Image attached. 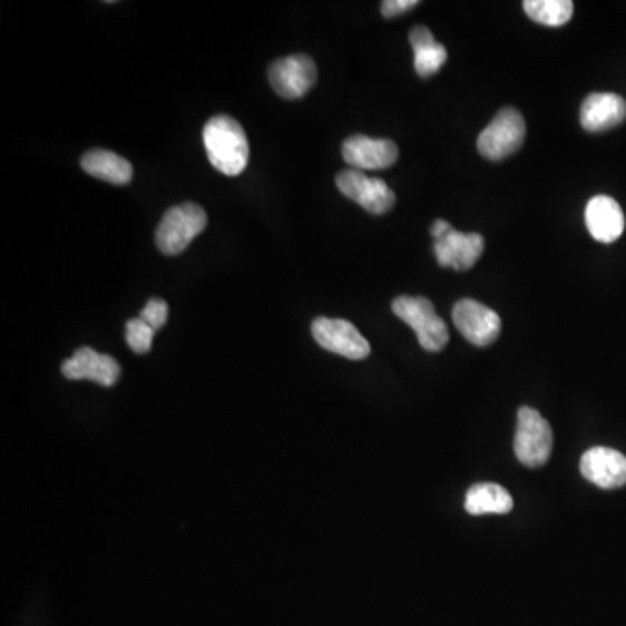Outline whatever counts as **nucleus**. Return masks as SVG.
<instances>
[{
	"instance_id": "15",
	"label": "nucleus",
	"mask_w": 626,
	"mask_h": 626,
	"mask_svg": "<svg viewBox=\"0 0 626 626\" xmlns=\"http://www.w3.org/2000/svg\"><path fill=\"white\" fill-rule=\"evenodd\" d=\"M585 223L595 241L613 244L625 232V215L615 198L597 195L585 209Z\"/></svg>"
},
{
	"instance_id": "2",
	"label": "nucleus",
	"mask_w": 626,
	"mask_h": 626,
	"mask_svg": "<svg viewBox=\"0 0 626 626\" xmlns=\"http://www.w3.org/2000/svg\"><path fill=\"white\" fill-rule=\"evenodd\" d=\"M393 313L397 317L417 333L420 345L427 352H440L444 350L449 341L448 325L436 306L427 297L399 296L392 303Z\"/></svg>"
},
{
	"instance_id": "18",
	"label": "nucleus",
	"mask_w": 626,
	"mask_h": 626,
	"mask_svg": "<svg viewBox=\"0 0 626 626\" xmlns=\"http://www.w3.org/2000/svg\"><path fill=\"white\" fill-rule=\"evenodd\" d=\"M522 6L532 21L547 27H564L575 12L571 0H526Z\"/></svg>"
},
{
	"instance_id": "20",
	"label": "nucleus",
	"mask_w": 626,
	"mask_h": 626,
	"mask_svg": "<svg viewBox=\"0 0 626 626\" xmlns=\"http://www.w3.org/2000/svg\"><path fill=\"white\" fill-rule=\"evenodd\" d=\"M157 331L151 330L147 322L141 321V319H131L127 321L126 324V340L127 345L133 352L138 353V355H144V353L150 352L151 341H154V334Z\"/></svg>"
},
{
	"instance_id": "16",
	"label": "nucleus",
	"mask_w": 626,
	"mask_h": 626,
	"mask_svg": "<svg viewBox=\"0 0 626 626\" xmlns=\"http://www.w3.org/2000/svg\"><path fill=\"white\" fill-rule=\"evenodd\" d=\"M80 166L92 178L104 179L111 185H127L133 179L129 160L110 150H89L80 160Z\"/></svg>"
},
{
	"instance_id": "10",
	"label": "nucleus",
	"mask_w": 626,
	"mask_h": 626,
	"mask_svg": "<svg viewBox=\"0 0 626 626\" xmlns=\"http://www.w3.org/2000/svg\"><path fill=\"white\" fill-rule=\"evenodd\" d=\"M61 373L68 380H91L98 385L111 387L119 380L120 365L107 353L82 346L74 353L72 359L63 362Z\"/></svg>"
},
{
	"instance_id": "19",
	"label": "nucleus",
	"mask_w": 626,
	"mask_h": 626,
	"mask_svg": "<svg viewBox=\"0 0 626 626\" xmlns=\"http://www.w3.org/2000/svg\"><path fill=\"white\" fill-rule=\"evenodd\" d=\"M446 61H448V51L439 42L429 46V48L420 49V51H414V70L423 79L440 72V68L444 67Z\"/></svg>"
},
{
	"instance_id": "7",
	"label": "nucleus",
	"mask_w": 626,
	"mask_h": 626,
	"mask_svg": "<svg viewBox=\"0 0 626 626\" xmlns=\"http://www.w3.org/2000/svg\"><path fill=\"white\" fill-rule=\"evenodd\" d=\"M336 185L341 194L352 198L371 215H385L395 206V194L389 185L383 179L364 175L362 170H343L338 175Z\"/></svg>"
},
{
	"instance_id": "12",
	"label": "nucleus",
	"mask_w": 626,
	"mask_h": 626,
	"mask_svg": "<svg viewBox=\"0 0 626 626\" xmlns=\"http://www.w3.org/2000/svg\"><path fill=\"white\" fill-rule=\"evenodd\" d=\"M433 253L440 266L464 272L472 268L482 256L483 237L480 234H463L451 228L444 237L433 242Z\"/></svg>"
},
{
	"instance_id": "4",
	"label": "nucleus",
	"mask_w": 626,
	"mask_h": 626,
	"mask_svg": "<svg viewBox=\"0 0 626 626\" xmlns=\"http://www.w3.org/2000/svg\"><path fill=\"white\" fill-rule=\"evenodd\" d=\"M526 139V120L516 108L507 107L496 114L477 139L480 155L492 163L507 159L522 147Z\"/></svg>"
},
{
	"instance_id": "6",
	"label": "nucleus",
	"mask_w": 626,
	"mask_h": 626,
	"mask_svg": "<svg viewBox=\"0 0 626 626\" xmlns=\"http://www.w3.org/2000/svg\"><path fill=\"white\" fill-rule=\"evenodd\" d=\"M312 334L322 349L350 361H362L371 353L369 341L352 322L343 319L319 317L313 321Z\"/></svg>"
},
{
	"instance_id": "5",
	"label": "nucleus",
	"mask_w": 626,
	"mask_h": 626,
	"mask_svg": "<svg viewBox=\"0 0 626 626\" xmlns=\"http://www.w3.org/2000/svg\"><path fill=\"white\" fill-rule=\"evenodd\" d=\"M520 463L529 468L544 467L554 449V432L550 423L536 409H519L517 414L516 442H513Z\"/></svg>"
},
{
	"instance_id": "9",
	"label": "nucleus",
	"mask_w": 626,
	"mask_h": 626,
	"mask_svg": "<svg viewBox=\"0 0 626 626\" xmlns=\"http://www.w3.org/2000/svg\"><path fill=\"white\" fill-rule=\"evenodd\" d=\"M268 80L282 98H302L317 82V67L310 56H287L268 68Z\"/></svg>"
},
{
	"instance_id": "17",
	"label": "nucleus",
	"mask_w": 626,
	"mask_h": 626,
	"mask_svg": "<svg viewBox=\"0 0 626 626\" xmlns=\"http://www.w3.org/2000/svg\"><path fill=\"white\" fill-rule=\"evenodd\" d=\"M511 508H513V500H511L510 492L498 483H476L468 489L467 498H464V510L470 516H486V513L505 516Z\"/></svg>"
},
{
	"instance_id": "22",
	"label": "nucleus",
	"mask_w": 626,
	"mask_h": 626,
	"mask_svg": "<svg viewBox=\"0 0 626 626\" xmlns=\"http://www.w3.org/2000/svg\"><path fill=\"white\" fill-rule=\"evenodd\" d=\"M418 4H420L418 0H385V2L381 4V14L392 20V18L401 17L404 12L417 8Z\"/></svg>"
},
{
	"instance_id": "1",
	"label": "nucleus",
	"mask_w": 626,
	"mask_h": 626,
	"mask_svg": "<svg viewBox=\"0 0 626 626\" xmlns=\"http://www.w3.org/2000/svg\"><path fill=\"white\" fill-rule=\"evenodd\" d=\"M207 159L226 176H238L250 160V141L241 124L228 116H216L204 127Z\"/></svg>"
},
{
	"instance_id": "8",
	"label": "nucleus",
	"mask_w": 626,
	"mask_h": 626,
	"mask_svg": "<svg viewBox=\"0 0 626 626\" xmlns=\"http://www.w3.org/2000/svg\"><path fill=\"white\" fill-rule=\"evenodd\" d=\"M452 321L464 340L477 346L491 345L501 333L500 315L470 297H464L454 305Z\"/></svg>"
},
{
	"instance_id": "14",
	"label": "nucleus",
	"mask_w": 626,
	"mask_h": 626,
	"mask_svg": "<svg viewBox=\"0 0 626 626\" xmlns=\"http://www.w3.org/2000/svg\"><path fill=\"white\" fill-rule=\"evenodd\" d=\"M626 119V101L615 92H594L581 105L579 120L585 131L603 133Z\"/></svg>"
},
{
	"instance_id": "21",
	"label": "nucleus",
	"mask_w": 626,
	"mask_h": 626,
	"mask_svg": "<svg viewBox=\"0 0 626 626\" xmlns=\"http://www.w3.org/2000/svg\"><path fill=\"white\" fill-rule=\"evenodd\" d=\"M167 313H169V309H167V303L163 302V300H150L139 313V319L141 321L147 322L150 325L151 330L159 331L164 324L167 322Z\"/></svg>"
},
{
	"instance_id": "13",
	"label": "nucleus",
	"mask_w": 626,
	"mask_h": 626,
	"mask_svg": "<svg viewBox=\"0 0 626 626\" xmlns=\"http://www.w3.org/2000/svg\"><path fill=\"white\" fill-rule=\"evenodd\" d=\"M583 477L603 489H618L626 483V458L610 448L588 449L579 463Z\"/></svg>"
},
{
	"instance_id": "24",
	"label": "nucleus",
	"mask_w": 626,
	"mask_h": 626,
	"mask_svg": "<svg viewBox=\"0 0 626 626\" xmlns=\"http://www.w3.org/2000/svg\"><path fill=\"white\" fill-rule=\"evenodd\" d=\"M451 228L452 226L446 219H437L430 228V234H432L433 241H437V238L444 237Z\"/></svg>"
},
{
	"instance_id": "23",
	"label": "nucleus",
	"mask_w": 626,
	"mask_h": 626,
	"mask_svg": "<svg viewBox=\"0 0 626 626\" xmlns=\"http://www.w3.org/2000/svg\"><path fill=\"white\" fill-rule=\"evenodd\" d=\"M409 45H411L412 51H420V49L436 45V39H433V33L430 32V28L420 25L409 32Z\"/></svg>"
},
{
	"instance_id": "11",
	"label": "nucleus",
	"mask_w": 626,
	"mask_h": 626,
	"mask_svg": "<svg viewBox=\"0 0 626 626\" xmlns=\"http://www.w3.org/2000/svg\"><path fill=\"white\" fill-rule=\"evenodd\" d=\"M341 154L345 163L358 170L387 169L399 159V148L393 141L362 135L346 139Z\"/></svg>"
},
{
	"instance_id": "3",
	"label": "nucleus",
	"mask_w": 626,
	"mask_h": 626,
	"mask_svg": "<svg viewBox=\"0 0 626 626\" xmlns=\"http://www.w3.org/2000/svg\"><path fill=\"white\" fill-rule=\"evenodd\" d=\"M206 225L207 215L203 207L194 203L179 204L164 215L155 242L160 253L176 256L187 250L197 235L203 234Z\"/></svg>"
}]
</instances>
